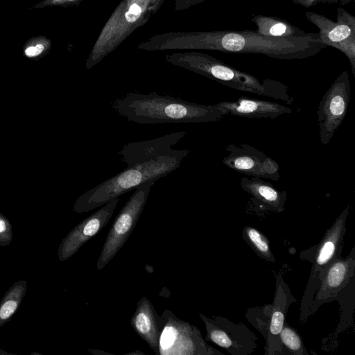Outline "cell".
<instances>
[{
  "mask_svg": "<svg viewBox=\"0 0 355 355\" xmlns=\"http://www.w3.org/2000/svg\"><path fill=\"white\" fill-rule=\"evenodd\" d=\"M348 215L349 208L346 207L325 232L320 242L300 253L302 259L312 263L300 304V322L302 323L310 316L311 304L327 269L334 260L341 257Z\"/></svg>",
  "mask_w": 355,
  "mask_h": 355,
  "instance_id": "cell-6",
  "label": "cell"
},
{
  "mask_svg": "<svg viewBox=\"0 0 355 355\" xmlns=\"http://www.w3.org/2000/svg\"><path fill=\"white\" fill-rule=\"evenodd\" d=\"M353 1L354 0H293V2L305 8H310L320 3H338L340 6H344Z\"/></svg>",
  "mask_w": 355,
  "mask_h": 355,
  "instance_id": "cell-27",
  "label": "cell"
},
{
  "mask_svg": "<svg viewBox=\"0 0 355 355\" xmlns=\"http://www.w3.org/2000/svg\"><path fill=\"white\" fill-rule=\"evenodd\" d=\"M355 276V248L345 258L334 260L327 269L310 306L309 315L324 303L332 301Z\"/></svg>",
  "mask_w": 355,
  "mask_h": 355,
  "instance_id": "cell-13",
  "label": "cell"
},
{
  "mask_svg": "<svg viewBox=\"0 0 355 355\" xmlns=\"http://www.w3.org/2000/svg\"><path fill=\"white\" fill-rule=\"evenodd\" d=\"M189 150L173 149L155 158L139 162L82 194L74 204V211L82 214L94 210L143 183L169 175L181 164Z\"/></svg>",
  "mask_w": 355,
  "mask_h": 355,
  "instance_id": "cell-3",
  "label": "cell"
},
{
  "mask_svg": "<svg viewBox=\"0 0 355 355\" xmlns=\"http://www.w3.org/2000/svg\"><path fill=\"white\" fill-rule=\"evenodd\" d=\"M351 99L349 76L343 71L333 82L319 102L317 116L320 142L329 143L344 121Z\"/></svg>",
  "mask_w": 355,
  "mask_h": 355,
  "instance_id": "cell-10",
  "label": "cell"
},
{
  "mask_svg": "<svg viewBox=\"0 0 355 355\" xmlns=\"http://www.w3.org/2000/svg\"><path fill=\"white\" fill-rule=\"evenodd\" d=\"M242 236L259 257L270 263L275 261L269 241L262 232L255 227L245 226L242 230Z\"/></svg>",
  "mask_w": 355,
  "mask_h": 355,
  "instance_id": "cell-22",
  "label": "cell"
},
{
  "mask_svg": "<svg viewBox=\"0 0 355 355\" xmlns=\"http://www.w3.org/2000/svg\"><path fill=\"white\" fill-rule=\"evenodd\" d=\"M111 105L118 114L139 124L207 123L227 115L216 104H198L156 93L129 92Z\"/></svg>",
  "mask_w": 355,
  "mask_h": 355,
  "instance_id": "cell-2",
  "label": "cell"
},
{
  "mask_svg": "<svg viewBox=\"0 0 355 355\" xmlns=\"http://www.w3.org/2000/svg\"><path fill=\"white\" fill-rule=\"evenodd\" d=\"M187 132L180 130L153 139L129 142L118 152L121 161L127 166L149 160L171 152Z\"/></svg>",
  "mask_w": 355,
  "mask_h": 355,
  "instance_id": "cell-15",
  "label": "cell"
},
{
  "mask_svg": "<svg viewBox=\"0 0 355 355\" xmlns=\"http://www.w3.org/2000/svg\"><path fill=\"white\" fill-rule=\"evenodd\" d=\"M119 202V198H117L103 205L71 231L63 244L62 256L64 259L73 255L108 223Z\"/></svg>",
  "mask_w": 355,
  "mask_h": 355,
  "instance_id": "cell-14",
  "label": "cell"
},
{
  "mask_svg": "<svg viewBox=\"0 0 355 355\" xmlns=\"http://www.w3.org/2000/svg\"><path fill=\"white\" fill-rule=\"evenodd\" d=\"M164 2V0H157V3L153 6V8L150 10L151 13L153 15L155 14L159 10L160 7L162 6Z\"/></svg>",
  "mask_w": 355,
  "mask_h": 355,
  "instance_id": "cell-30",
  "label": "cell"
},
{
  "mask_svg": "<svg viewBox=\"0 0 355 355\" xmlns=\"http://www.w3.org/2000/svg\"><path fill=\"white\" fill-rule=\"evenodd\" d=\"M6 229L4 220L0 218V233L3 232Z\"/></svg>",
  "mask_w": 355,
  "mask_h": 355,
  "instance_id": "cell-31",
  "label": "cell"
},
{
  "mask_svg": "<svg viewBox=\"0 0 355 355\" xmlns=\"http://www.w3.org/2000/svg\"><path fill=\"white\" fill-rule=\"evenodd\" d=\"M327 46L318 33L301 37L263 36L256 31L169 32L155 35L137 48L146 51L214 50L261 54L280 60H301L317 55Z\"/></svg>",
  "mask_w": 355,
  "mask_h": 355,
  "instance_id": "cell-1",
  "label": "cell"
},
{
  "mask_svg": "<svg viewBox=\"0 0 355 355\" xmlns=\"http://www.w3.org/2000/svg\"><path fill=\"white\" fill-rule=\"evenodd\" d=\"M148 0H121L102 28L85 67L92 69L114 51L136 29L149 20L152 13Z\"/></svg>",
  "mask_w": 355,
  "mask_h": 355,
  "instance_id": "cell-5",
  "label": "cell"
},
{
  "mask_svg": "<svg viewBox=\"0 0 355 355\" xmlns=\"http://www.w3.org/2000/svg\"><path fill=\"white\" fill-rule=\"evenodd\" d=\"M83 1L84 0H42L35 4L33 8L37 9L51 6L69 7L78 5Z\"/></svg>",
  "mask_w": 355,
  "mask_h": 355,
  "instance_id": "cell-26",
  "label": "cell"
},
{
  "mask_svg": "<svg viewBox=\"0 0 355 355\" xmlns=\"http://www.w3.org/2000/svg\"><path fill=\"white\" fill-rule=\"evenodd\" d=\"M225 149L227 155L223 163L230 169L250 177L279 180V164L263 152L246 144H230Z\"/></svg>",
  "mask_w": 355,
  "mask_h": 355,
  "instance_id": "cell-12",
  "label": "cell"
},
{
  "mask_svg": "<svg viewBox=\"0 0 355 355\" xmlns=\"http://www.w3.org/2000/svg\"><path fill=\"white\" fill-rule=\"evenodd\" d=\"M156 180L143 183L121 208L106 236L96 263L101 270L114 258L130 236L147 202L151 187Z\"/></svg>",
  "mask_w": 355,
  "mask_h": 355,
  "instance_id": "cell-9",
  "label": "cell"
},
{
  "mask_svg": "<svg viewBox=\"0 0 355 355\" xmlns=\"http://www.w3.org/2000/svg\"><path fill=\"white\" fill-rule=\"evenodd\" d=\"M130 324L136 334L158 355L159 315L146 297L138 301Z\"/></svg>",
  "mask_w": 355,
  "mask_h": 355,
  "instance_id": "cell-19",
  "label": "cell"
},
{
  "mask_svg": "<svg viewBox=\"0 0 355 355\" xmlns=\"http://www.w3.org/2000/svg\"><path fill=\"white\" fill-rule=\"evenodd\" d=\"M240 185L249 195L251 207L254 209L274 213L285 210L287 199L285 191H279L270 182L255 177H243Z\"/></svg>",
  "mask_w": 355,
  "mask_h": 355,
  "instance_id": "cell-17",
  "label": "cell"
},
{
  "mask_svg": "<svg viewBox=\"0 0 355 355\" xmlns=\"http://www.w3.org/2000/svg\"><path fill=\"white\" fill-rule=\"evenodd\" d=\"M252 21L257 26L259 34L272 37L290 38L309 36L306 33L289 21L274 16L253 15Z\"/></svg>",
  "mask_w": 355,
  "mask_h": 355,
  "instance_id": "cell-20",
  "label": "cell"
},
{
  "mask_svg": "<svg viewBox=\"0 0 355 355\" xmlns=\"http://www.w3.org/2000/svg\"><path fill=\"white\" fill-rule=\"evenodd\" d=\"M272 304L248 309L245 317L264 338L265 355H282L279 334L286 322L290 306L296 302L282 271L276 275Z\"/></svg>",
  "mask_w": 355,
  "mask_h": 355,
  "instance_id": "cell-7",
  "label": "cell"
},
{
  "mask_svg": "<svg viewBox=\"0 0 355 355\" xmlns=\"http://www.w3.org/2000/svg\"><path fill=\"white\" fill-rule=\"evenodd\" d=\"M203 321L205 340L222 347L232 355H250L257 348V337L246 325L236 324L223 316L209 318L199 313Z\"/></svg>",
  "mask_w": 355,
  "mask_h": 355,
  "instance_id": "cell-11",
  "label": "cell"
},
{
  "mask_svg": "<svg viewBox=\"0 0 355 355\" xmlns=\"http://www.w3.org/2000/svg\"><path fill=\"white\" fill-rule=\"evenodd\" d=\"M355 276L353 277L346 287L342 289L333 300H338L340 305V323L334 331L339 334L353 324V312L354 309Z\"/></svg>",
  "mask_w": 355,
  "mask_h": 355,
  "instance_id": "cell-21",
  "label": "cell"
},
{
  "mask_svg": "<svg viewBox=\"0 0 355 355\" xmlns=\"http://www.w3.org/2000/svg\"><path fill=\"white\" fill-rule=\"evenodd\" d=\"M305 17L318 28L320 39L327 46L334 48L339 42L355 36V17L341 7L337 8L336 21L311 11L306 12Z\"/></svg>",
  "mask_w": 355,
  "mask_h": 355,
  "instance_id": "cell-16",
  "label": "cell"
},
{
  "mask_svg": "<svg viewBox=\"0 0 355 355\" xmlns=\"http://www.w3.org/2000/svg\"><path fill=\"white\" fill-rule=\"evenodd\" d=\"M216 105L223 109L226 114L248 118L275 119L293 112L290 107L278 103L245 97L235 101H221Z\"/></svg>",
  "mask_w": 355,
  "mask_h": 355,
  "instance_id": "cell-18",
  "label": "cell"
},
{
  "mask_svg": "<svg viewBox=\"0 0 355 355\" xmlns=\"http://www.w3.org/2000/svg\"><path fill=\"white\" fill-rule=\"evenodd\" d=\"M159 355H224L208 345L201 332L187 321L165 309L159 315Z\"/></svg>",
  "mask_w": 355,
  "mask_h": 355,
  "instance_id": "cell-8",
  "label": "cell"
},
{
  "mask_svg": "<svg viewBox=\"0 0 355 355\" xmlns=\"http://www.w3.org/2000/svg\"><path fill=\"white\" fill-rule=\"evenodd\" d=\"M205 0H175L174 10L182 11L189 8L204 2Z\"/></svg>",
  "mask_w": 355,
  "mask_h": 355,
  "instance_id": "cell-29",
  "label": "cell"
},
{
  "mask_svg": "<svg viewBox=\"0 0 355 355\" xmlns=\"http://www.w3.org/2000/svg\"><path fill=\"white\" fill-rule=\"evenodd\" d=\"M151 4L150 10L153 6L157 3V0H148ZM151 12V11H150Z\"/></svg>",
  "mask_w": 355,
  "mask_h": 355,
  "instance_id": "cell-32",
  "label": "cell"
},
{
  "mask_svg": "<svg viewBox=\"0 0 355 355\" xmlns=\"http://www.w3.org/2000/svg\"><path fill=\"white\" fill-rule=\"evenodd\" d=\"M17 302L13 300L6 302L0 309V318L5 320L9 318L16 310Z\"/></svg>",
  "mask_w": 355,
  "mask_h": 355,
  "instance_id": "cell-28",
  "label": "cell"
},
{
  "mask_svg": "<svg viewBox=\"0 0 355 355\" xmlns=\"http://www.w3.org/2000/svg\"><path fill=\"white\" fill-rule=\"evenodd\" d=\"M166 62L216 80L230 88L265 96L292 104L288 87L269 78L260 81L251 74L241 71L207 53L198 51L173 53L166 55Z\"/></svg>",
  "mask_w": 355,
  "mask_h": 355,
  "instance_id": "cell-4",
  "label": "cell"
},
{
  "mask_svg": "<svg viewBox=\"0 0 355 355\" xmlns=\"http://www.w3.org/2000/svg\"><path fill=\"white\" fill-rule=\"evenodd\" d=\"M334 48L347 56L349 61L352 74L355 77V36L339 42Z\"/></svg>",
  "mask_w": 355,
  "mask_h": 355,
  "instance_id": "cell-25",
  "label": "cell"
},
{
  "mask_svg": "<svg viewBox=\"0 0 355 355\" xmlns=\"http://www.w3.org/2000/svg\"><path fill=\"white\" fill-rule=\"evenodd\" d=\"M282 355H308L309 353L297 331L285 322L279 334Z\"/></svg>",
  "mask_w": 355,
  "mask_h": 355,
  "instance_id": "cell-23",
  "label": "cell"
},
{
  "mask_svg": "<svg viewBox=\"0 0 355 355\" xmlns=\"http://www.w3.org/2000/svg\"><path fill=\"white\" fill-rule=\"evenodd\" d=\"M52 42L44 35H37L29 38L23 46L25 57L38 60L45 56L51 49Z\"/></svg>",
  "mask_w": 355,
  "mask_h": 355,
  "instance_id": "cell-24",
  "label": "cell"
}]
</instances>
